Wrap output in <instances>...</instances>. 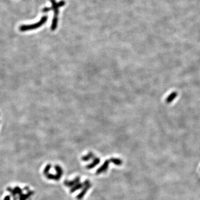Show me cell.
I'll return each instance as SVG.
<instances>
[{
    "label": "cell",
    "instance_id": "2",
    "mask_svg": "<svg viewBox=\"0 0 200 200\" xmlns=\"http://www.w3.org/2000/svg\"><path fill=\"white\" fill-rule=\"evenodd\" d=\"M48 19V16H44L41 18V19L39 20V22L37 23H33V24L31 25H21V26L19 27V30L21 32H25L27 31L30 30H32L37 29V28H39L42 26L43 25H44L45 23L46 22L47 20Z\"/></svg>",
    "mask_w": 200,
    "mask_h": 200
},
{
    "label": "cell",
    "instance_id": "4",
    "mask_svg": "<svg viewBox=\"0 0 200 200\" xmlns=\"http://www.w3.org/2000/svg\"><path fill=\"white\" fill-rule=\"evenodd\" d=\"M10 197H8V196H7V197H6V198H5V200H10Z\"/></svg>",
    "mask_w": 200,
    "mask_h": 200
},
{
    "label": "cell",
    "instance_id": "3",
    "mask_svg": "<svg viewBox=\"0 0 200 200\" xmlns=\"http://www.w3.org/2000/svg\"><path fill=\"white\" fill-rule=\"evenodd\" d=\"M177 92H174L171 93V94L169 95L166 99L167 103H171L173 100H174V99H175L176 96H177Z\"/></svg>",
    "mask_w": 200,
    "mask_h": 200
},
{
    "label": "cell",
    "instance_id": "1",
    "mask_svg": "<svg viewBox=\"0 0 200 200\" xmlns=\"http://www.w3.org/2000/svg\"><path fill=\"white\" fill-rule=\"evenodd\" d=\"M51 1L52 6L51 7H45L42 9V11L43 12H47L50 11H53L54 12V16L52 21V24L51 26V30L52 31H55L57 28V25H58V12H59V8L61 7L64 6L65 5V2L64 0L59 1V2H56L55 0H50Z\"/></svg>",
    "mask_w": 200,
    "mask_h": 200
}]
</instances>
